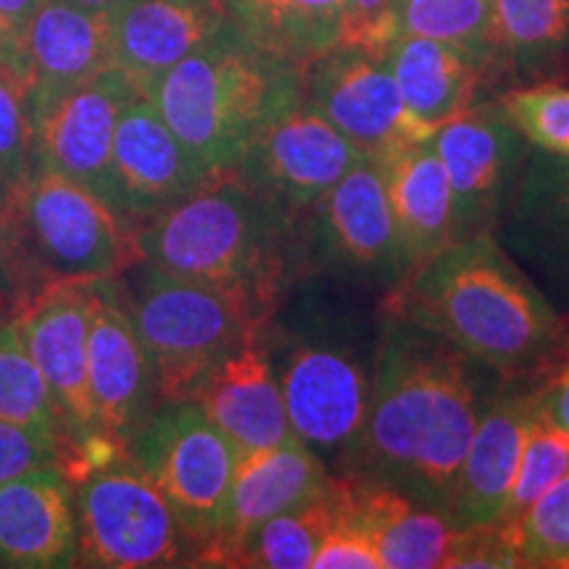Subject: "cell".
I'll return each instance as SVG.
<instances>
[{"mask_svg":"<svg viewBox=\"0 0 569 569\" xmlns=\"http://www.w3.org/2000/svg\"><path fill=\"white\" fill-rule=\"evenodd\" d=\"M501 380L438 332L386 317L365 430L346 475L401 490L448 517L461 459Z\"/></svg>","mask_w":569,"mask_h":569,"instance_id":"cell-1","label":"cell"},{"mask_svg":"<svg viewBox=\"0 0 569 569\" xmlns=\"http://www.w3.org/2000/svg\"><path fill=\"white\" fill-rule=\"evenodd\" d=\"M386 317L438 332L507 380L569 361V325L496 234L453 240L386 296Z\"/></svg>","mask_w":569,"mask_h":569,"instance_id":"cell-2","label":"cell"},{"mask_svg":"<svg viewBox=\"0 0 569 569\" xmlns=\"http://www.w3.org/2000/svg\"><path fill=\"white\" fill-rule=\"evenodd\" d=\"M134 251L167 272L230 290L264 325L303 274L301 227L234 172L213 174L172 209L134 227Z\"/></svg>","mask_w":569,"mask_h":569,"instance_id":"cell-3","label":"cell"},{"mask_svg":"<svg viewBox=\"0 0 569 569\" xmlns=\"http://www.w3.org/2000/svg\"><path fill=\"white\" fill-rule=\"evenodd\" d=\"M206 174L238 167L248 146L301 101V69L227 24L148 92Z\"/></svg>","mask_w":569,"mask_h":569,"instance_id":"cell-4","label":"cell"},{"mask_svg":"<svg viewBox=\"0 0 569 569\" xmlns=\"http://www.w3.org/2000/svg\"><path fill=\"white\" fill-rule=\"evenodd\" d=\"M138 261L134 227L69 177L34 167L11 196V282L19 298L51 282L119 277Z\"/></svg>","mask_w":569,"mask_h":569,"instance_id":"cell-5","label":"cell"},{"mask_svg":"<svg viewBox=\"0 0 569 569\" xmlns=\"http://www.w3.org/2000/svg\"><path fill=\"white\" fill-rule=\"evenodd\" d=\"M117 284L153 365L161 398H188L211 367L269 327L230 290L142 259L132 261Z\"/></svg>","mask_w":569,"mask_h":569,"instance_id":"cell-6","label":"cell"},{"mask_svg":"<svg viewBox=\"0 0 569 569\" xmlns=\"http://www.w3.org/2000/svg\"><path fill=\"white\" fill-rule=\"evenodd\" d=\"M80 475L82 478H71L80 567L180 565L193 540L130 453H117L106 465Z\"/></svg>","mask_w":569,"mask_h":569,"instance_id":"cell-7","label":"cell"},{"mask_svg":"<svg viewBox=\"0 0 569 569\" xmlns=\"http://www.w3.org/2000/svg\"><path fill=\"white\" fill-rule=\"evenodd\" d=\"M127 453L161 490L193 543L217 536L240 451L193 398H161Z\"/></svg>","mask_w":569,"mask_h":569,"instance_id":"cell-8","label":"cell"},{"mask_svg":"<svg viewBox=\"0 0 569 569\" xmlns=\"http://www.w3.org/2000/svg\"><path fill=\"white\" fill-rule=\"evenodd\" d=\"M293 438L332 475L351 467L369 407V372L353 348L336 340L288 338L272 351Z\"/></svg>","mask_w":569,"mask_h":569,"instance_id":"cell-9","label":"cell"},{"mask_svg":"<svg viewBox=\"0 0 569 569\" xmlns=\"http://www.w3.org/2000/svg\"><path fill=\"white\" fill-rule=\"evenodd\" d=\"M298 227L303 272L386 284L388 290L401 282L386 177L375 156H361Z\"/></svg>","mask_w":569,"mask_h":569,"instance_id":"cell-10","label":"cell"},{"mask_svg":"<svg viewBox=\"0 0 569 569\" xmlns=\"http://www.w3.org/2000/svg\"><path fill=\"white\" fill-rule=\"evenodd\" d=\"M98 282V280H96ZM96 282H51L21 296L9 322L32 365L53 398L56 415L71 461L84 446L103 438L96 427L90 380L88 343ZM63 461V465H67Z\"/></svg>","mask_w":569,"mask_h":569,"instance_id":"cell-11","label":"cell"},{"mask_svg":"<svg viewBox=\"0 0 569 569\" xmlns=\"http://www.w3.org/2000/svg\"><path fill=\"white\" fill-rule=\"evenodd\" d=\"M303 101L322 113L365 156H382L432 138L403 103L386 56L332 46L301 69Z\"/></svg>","mask_w":569,"mask_h":569,"instance_id":"cell-12","label":"cell"},{"mask_svg":"<svg viewBox=\"0 0 569 569\" xmlns=\"http://www.w3.org/2000/svg\"><path fill=\"white\" fill-rule=\"evenodd\" d=\"M453 196V240L496 234L530 142L501 103H472L432 132Z\"/></svg>","mask_w":569,"mask_h":569,"instance_id":"cell-13","label":"cell"},{"mask_svg":"<svg viewBox=\"0 0 569 569\" xmlns=\"http://www.w3.org/2000/svg\"><path fill=\"white\" fill-rule=\"evenodd\" d=\"M361 156L343 132L301 98L248 146L232 172L256 196L301 222Z\"/></svg>","mask_w":569,"mask_h":569,"instance_id":"cell-14","label":"cell"},{"mask_svg":"<svg viewBox=\"0 0 569 569\" xmlns=\"http://www.w3.org/2000/svg\"><path fill=\"white\" fill-rule=\"evenodd\" d=\"M496 240L569 325V159L530 148Z\"/></svg>","mask_w":569,"mask_h":569,"instance_id":"cell-15","label":"cell"},{"mask_svg":"<svg viewBox=\"0 0 569 569\" xmlns=\"http://www.w3.org/2000/svg\"><path fill=\"white\" fill-rule=\"evenodd\" d=\"M134 96H140V90L111 67L34 113L30 117L34 167L69 177L111 206L113 134L124 106Z\"/></svg>","mask_w":569,"mask_h":569,"instance_id":"cell-16","label":"cell"},{"mask_svg":"<svg viewBox=\"0 0 569 569\" xmlns=\"http://www.w3.org/2000/svg\"><path fill=\"white\" fill-rule=\"evenodd\" d=\"M211 177L184 151L151 98L140 92L124 106L111 148V209L122 222L146 224Z\"/></svg>","mask_w":569,"mask_h":569,"instance_id":"cell-17","label":"cell"},{"mask_svg":"<svg viewBox=\"0 0 569 569\" xmlns=\"http://www.w3.org/2000/svg\"><path fill=\"white\" fill-rule=\"evenodd\" d=\"M88 380L98 432L127 448L161 396L146 346L119 296L117 277L96 282Z\"/></svg>","mask_w":569,"mask_h":569,"instance_id":"cell-18","label":"cell"},{"mask_svg":"<svg viewBox=\"0 0 569 569\" xmlns=\"http://www.w3.org/2000/svg\"><path fill=\"white\" fill-rule=\"evenodd\" d=\"M540 380L498 382L461 459L448 517L457 528L503 525Z\"/></svg>","mask_w":569,"mask_h":569,"instance_id":"cell-19","label":"cell"},{"mask_svg":"<svg viewBox=\"0 0 569 569\" xmlns=\"http://www.w3.org/2000/svg\"><path fill=\"white\" fill-rule=\"evenodd\" d=\"M227 21L224 0H117L109 9L111 63L148 96Z\"/></svg>","mask_w":569,"mask_h":569,"instance_id":"cell-20","label":"cell"},{"mask_svg":"<svg viewBox=\"0 0 569 569\" xmlns=\"http://www.w3.org/2000/svg\"><path fill=\"white\" fill-rule=\"evenodd\" d=\"M80 567L74 482L61 461L0 482V569Z\"/></svg>","mask_w":569,"mask_h":569,"instance_id":"cell-21","label":"cell"},{"mask_svg":"<svg viewBox=\"0 0 569 569\" xmlns=\"http://www.w3.org/2000/svg\"><path fill=\"white\" fill-rule=\"evenodd\" d=\"M264 332L267 327L224 356L188 396L240 453L293 438Z\"/></svg>","mask_w":569,"mask_h":569,"instance_id":"cell-22","label":"cell"},{"mask_svg":"<svg viewBox=\"0 0 569 569\" xmlns=\"http://www.w3.org/2000/svg\"><path fill=\"white\" fill-rule=\"evenodd\" d=\"M330 480L332 472L325 461L298 438L243 451L234 465L222 528L201 546L196 565H203L211 553L238 543L267 519L322 493Z\"/></svg>","mask_w":569,"mask_h":569,"instance_id":"cell-23","label":"cell"},{"mask_svg":"<svg viewBox=\"0 0 569 569\" xmlns=\"http://www.w3.org/2000/svg\"><path fill=\"white\" fill-rule=\"evenodd\" d=\"M21 38L30 61V117L113 67L109 11L46 0Z\"/></svg>","mask_w":569,"mask_h":569,"instance_id":"cell-24","label":"cell"},{"mask_svg":"<svg viewBox=\"0 0 569 569\" xmlns=\"http://www.w3.org/2000/svg\"><path fill=\"white\" fill-rule=\"evenodd\" d=\"M401 282L453 243V196L430 140L396 148L380 159Z\"/></svg>","mask_w":569,"mask_h":569,"instance_id":"cell-25","label":"cell"},{"mask_svg":"<svg viewBox=\"0 0 569 569\" xmlns=\"http://www.w3.org/2000/svg\"><path fill=\"white\" fill-rule=\"evenodd\" d=\"M353 515L372 538L380 569H436L446 567L459 528L401 490L369 478L340 475Z\"/></svg>","mask_w":569,"mask_h":569,"instance_id":"cell-26","label":"cell"},{"mask_svg":"<svg viewBox=\"0 0 569 569\" xmlns=\"http://www.w3.org/2000/svg\"><path fill=\"white\" fill-rule=\"evenodd\" d=\"M386 61L409 113L432 132L478 103L486 82V74L465 53L419 34H398Z\"/></svg>","mask_w":569,"mask_h":569,"instance_id":"cell-27","label":"cell"},{"mask_svg":"<svg viewBox=\"0 0 569 569\" xmlns=\"http://www.w3.org/2000/svg\"><path fill=\"white\" fill-rule=\"evenodd\" d=\"M230 19L261 48L303 69L340 42L346 0H224Z\"/></svg>","mask_w":569,"mask_h":569,"instance_id":"cell-28","label":"cell"},{"mask_svg":"<svg viewBox=\"0 0 569 569\" xmlns=\"http://www.w3.org/2000/svg\"><path fill=\"white\" fill-rule=\"evenodd\" d=\"M501 77L532 84L569 61V0H496Z\"/></svg>","mask_w":569,"mask_h":569,"instance_id":"cell-29","label":"cell"},{"mask_svg":"<svg viewBox=\"0 0 569 569\" xmlns=\"http://www.w3.org/2000/svg\"><path fill=\"white\" fill-rule=\"evenodd\" d=\"M336 515V475L322 493L282 511L248 532L238 543L211 553L203 565L253 569H311Z\"/></svg>","mask_w":569,"mask_h":569,"instance_id":"cell-30","label":"cell"},{"mask_svg":"<svg viewBox=\"0 0 569 569\" xmlns=\"http://www.w3.org/2000/svg\"><path fill=\"white\" fill-rule=\"evenodd\" d=\"M398 34H419L457 48L482 74L501 77L496 0H396Z\"/></svg>","mask_w":569,"mask_h":569,"instance_id":"cell-31","label":"cell"},{"mask_svg":"<svg viewBox=\"0 0 569 569\" xmlns=\"http://www.w3.org/2000/svg\"><path fill=\"white\" fill-rule=\"evenodd\" d=\"M0 419L27 427L34 436L67 448L53 398L17 330L3 317H0Z\"/></svg>","mask_w":569,"mask_h":569,"instance_id":"cell-32","label":"cell"},{"mask_svg":"<svg viewBox=\"0 0 569 569\" xmlns=\"http://www.w3.org/2000/svg\"><path fill=\"white\" fill-rule=\"evenodd\" d=\"M517 567L569 569V475L503 525Z\"/></svg>","mask_w":569,"mask_h":569,"instance_id":"cell-33","label":"cell"},{"mask_svg":"<svg viewBox=\"0 0 569 569\" xmlns=\"http://www.w3.org/2000/svg\"><path fill=\"white\" fill-rule=\"evenodd\" d=\"M498 103L532 148L569 159V88L532 82L509 90Z\"/></svg>","mask_w":569,"mask_h":569,"instance_id":"cell-34","label":"cell"},{"mask_svg":"<svg viewBox=\"0 0 569 569\" xmlns=\"http://www.w3.org/2000/svg\"><path fill=\"white\" fill-rule=\"evenodd\" d=\"M569 475V440L561 432L540 417V411L532 407L528 419V430H525L522 459H519L517 480L511 488V501L503 525L511 522L530 507L536 498L549 490L553 482Z\"/></svg>","mask_w":569,"mask_h":569,"instance_id":"cell-35","label":"cell"},{"mask_svg":"<svg viewBox=\"0 0 569 569\" xmlns=\"http://www.w3.org/2000/svg\"><path fill=\"white\" fill-rule=\"evenodd\" d=\"M32 122L27 92L0 77V184L17 190L32 174Z\"/></svg>","mask_w":569,"mask_h":569,"instance_id":"cell-36","label":"cell"},{"mask_svg":"<svg viewBox=\"0 0 569 569\" xmlns=\"http://www.w3.org/2000/svg\"><path fill=\"white\" fill-rule=\"evenodd\" d=\"M311 569H380L372 538L353 515L340 475H336V515L319 543Z\"/></svg>","mask_w":569,"mask_h":569,"instance_id":"cell-37","label":"cell"},{"mask_svg":"<svg viewBox=\"0 0 569 569\" xmlns=\"http://www.w3.org/2000/svg\"><path fill=\"white\" fill-rule=\"evenodd\" d=\"M393 6L396 0H346V21L340 42L386 56L390 42L398 38Z\"/></svg>","mask_w":569,"mask_h":569,"instance_id":"cell-38","label":"cell"},{"mask_svg":"<svg viewBox=\"0 0 569 569\" xmlns=\"http://www.w3.org/2000/svg\"><path fill=\"white\" fill-rule=\"evenodd\" d=\"M67 461V448L34 436L27 427L0 419V482L40 465Z\"/></svg>","mask_w":569,"mask_h":569,"instance_id":"cell-39","label":"cell"},{"mask_svg":"<svg viewBox=\"0 0 569 569\" xmlns=\"http://www.w3.org/2000/svg\"><path fill=\"white\" fill-rule=\"evenodd\" d=\"M446 567H517V557L503 525H480V528H459Z\"/></svg>","mask_w":569,"mask_h":569,"instance_id":"cell-40","label":"cell"},{"mask_svg":"<svg viewBox=\"0 0 569 569\" xmlns=\"http://www.w3.org/2000/svg\"><path fill=\"white\" fill-rule=\"evenodd\" d=\"M536 409L553 430L569 440V361L538 382Z\"/></svg>","mask_w":569,"mask_h":569,"instance_id":"cell-41","label":"cell"},{"mask_svg":"<svg viewBox=\"0 0 569 569\" xmlns=\"http://www.w3.org/2000/svg\"><path fill=\"white\" fill-rule=\"evenodd\" d=\"M0 77L19 84L27 92L30 88V61H27L24 38L0 19Z\"/></svg>","mask_w":569,"mask_h":569,"instance_id":"cell-42","label":"cell"},{"mask_svg":"<svg viewBox=\"0 0 569 569\" xmlns=\"http://www.w3.org/2000/svg\"><path fill=\"white\" fill-rule=\"evenodd\" d=\"M11 196L13 190L0 184V288H13L11 282Z\"/></svg>","mask_w":569,"mask_h":569,"instance_id":"cell-43","label":"cell"},{"mask_svg":"<svg viewBox=\"0 0 569 569\" xmlns=\"http://www.w3.org/2000/svg\"><path fill=\"white\" fill-rule=\"evenodd\" d=\"M42 3L46 0H0V19L19 34H24L34 13L42 9Z\"/></svg>","mask_w":569,"mask_h":569,"instance_id":"cell-44","label":"cell"},{"mask_svg":"<svg viewBox=\"0 0 569 569\" xmlns=\"http://www.w3.org/2000/svg\"><path fill=\"white\" fill-rule=\"evenodd\" d=\"M63 3H71V6H77V9H84V11H109L117 0H63Z\"/></svg>","mask_w":569,"mask_h":569,"instance_id":"cell-45","label":"cell"}]
</instances>
